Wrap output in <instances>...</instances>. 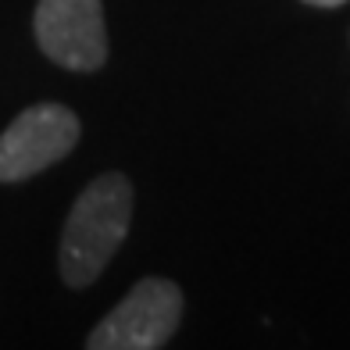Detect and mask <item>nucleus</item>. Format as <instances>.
<instances>
[{
    "instance_id": "obj_4",
    "label": "nucleus",
    "mask_w": 350,
    "mask_h": 350,
    "mask_svg": "<svg viewBox=\"0 0 350 350\" xmlns=\"http://www.w3.org/2000/svg\"><path fill=\"white\" fill-rule=\"evenodd\" d=\"M36 43L68 72H97L107 61V25L100 0H40Z\"/></svg>"
},
{
    "instance_id": "obj_2",
    "label": "nucleus",
    "mask_w": 350,
    "mask_h": 350,
    "mask_svg": "<svg viewBox=\"0 0 350 350\" xmlns=\"http://www.w3.org/2000/svg\"><path fill=\"white\" fill-rule=\"evenodd\" d=\"M183 318V290L172 279H143L104 322L90 332V350H157Z\"/></svg>"
},
{
    "instance_id": "obj_1",
    "label": "nucleus",
    "mask_w": 350,
    "mask_h": 350,
    "mask_svg": "<svg viewBox=\"0 0 350 350\" xmlns=\"http://www.w3.org/2000/svg\"><path fill=\"white\" fill-rule=\"evenodd\" d=\"M133 221V183L122 172L93 179L72 204L61 232V279L68 286H90L111 265Z\"/></svg>"
},
{
    "instance_id": "obj_3",
    "label": "nucleus",
    "mask_w": 350,
    "mask_h": 350,
    "mask_svg": "<svg viewBox=\"0 0 350 350\" xmlns=\"http://www.w3.org/2000/svg\"><path fill=\"white\" fill-rule=\"evenodd\" d=\"M83 125L61 104H33L0 133V183H22L57 165L79 143Z\"/></svg>"
},
{
    "instance_id": "obj_5",
    "label": "nucleus",
    "mask_w": 350,
    "mask_h": 350,
    "mask_svg": "<svg viewBox=\"0 0 350 350\" xmlns=\"http://www.w3.org/2000/svg\"><path fill=\"white\" fill-rule=\"evenodd\" d=\"M304 4H314V8H340L347 0H304Z\"/></svg>"
}]
</instances>
